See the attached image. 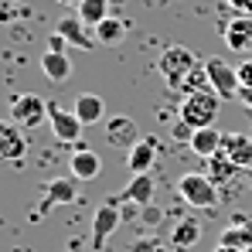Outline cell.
<instances>
[{
  "instance_id": "52a82bcc",
  "label": "cell",
  "mask_w": 252,
  "mask_h": 252,
  "mask_svg": "<svg viewBox=\"0 0 252 252\" xmlns=\"http://www.w3.org/2000/svg\"><path fill=\"white\" fill-rule=\"evenodd\" d=\"M48 123L55 129V136L62 140V143H75L79 136H82V120L75 116V109H62L58 102H48Z\"/></svg>"
},
{
  "instance_id": "8fae6325",
  "label": "cell",
  "mask_w": 252,
  "mask_h": 252,
  "mask_svg": "<svg viewBox=\"0 0 252 252\" xmlns=\"http://www.w3.org/2000/svg\"><path fill=\"white\" fill-rule=\"evenodd\" d=\"M221 154L235 167H252V133H225L221 136Z\"/></svg>"
},
{
  "instance_id": "4fadbf2b",
  "label": "cell",
  "mask_w": 252,
  "mask_h": 252,
  "mask_svg": "<svg viewBox=\"0 0 252 252\" xmlns=\"http://www.w3.org/2000/svg\"><path fill=\"white\" fill-rule=\"evenodd\" d=\"M106 140H109L113 147L129 150V147H136L143 136H140V129H136V123H133L129 116H113V120H106Z\"/></svg>"
},
{
  "instance_id": "d6986e66",
  "label": "cell",
  "mask_w": 252,
  "mask_h": 252,
  "mask_svg": "<svg viewBox=\"0 0 252 252\" xmlns=\"http://www.w3.org/2000/svg\"><path fill=\"white\" fill-rule=\"evenodd\" d=\"M198 239H201V221H198V218H181V221L174 225V232H170V246L181 249V252L198 246Z\"/></svg>"
},
{
  "instance_id": "8d00e7d4",
  "label": "cell",
  "mask_w": 252,
  "mask_h": 252,
  "mask_svg": "<svg viewBox=\"0 0 252 252\" xmlns=\"http://www.w3.org/2000/svg\"><path fill=\"white\" fill-rule=\"evenodd\" d=\"M249 170H252V167H249Z\"/></svg>"
},
{
  "instance_id": "9a60e30c",
  "label": "cell",
  "mask_w": 252,
  "mask_h": 252,
  "mask_svg": "<svg viewBox=\"0 0 252 252\" xmlns=\"http://www.w3.org/2000/svg\"><path fill=\"white\" fill-rule=\"evenodd\" d=\"M154 157H157V136H143L136 147L126 150V167L129 174H150Z\"/></svg>"
},
{
  "instance_id": "44dd1931",
  "label": "cell",
  "mask_w": 252,
  "mask_h": 252,
  "mask_svg": "<svg viewBox=\"0 0 252 252\" xmlns=\"http://www.w3.org/2000/svg\"><path fill=\"white\" fill-rule=\"evenodd\" d=\"M75 116H79L85 126L102 123V116H106V102H102V95H92V92L79 95V99H75Z\"/></svg>"
},
{
  "instance_id": "cb8c5ba5",
  "label": "cell",
  "mask_w": 252,
  "mask_h": 252,
  "mask_svg": "<svg viewBox=\"0 0 252 252\" xmlns=\"http://www.w3.org/2000/svg\"><path fill=\"white\" fill-rule=\"evenodd\" d=\"M75 10H79V17H82L89 28H99L109 17V0H82Z\"/></svg>"
},
{
  "instance_id": "83f0119b",
  "label": "cell",
  "mask_w": 252,
  "mask_h": 252,
  "mask_svg": "<svg viewBox=\"0 0 252 252\" xmlns=\"http://www.w3.org/2000/svg\"><path fill=\"white\" fill-rule=\"evenodd\" d=\"M120 211H123V221H136V218L143 215V208L133 205V201H120Z\"/></svg>"
},
{
  "instance_id": "603a6c76",
  "label": "cell",
  "mask_w": 252,
  "mask_h": 252,
  "mask_svg": "<svg viewBox=\"0 0 252 252\" xmlns=\"http://www.w3.org/2000/svg\"><path fill=\"white\" fill-rule=\"evenodd\" d=\"M126 31H129V24L120 21V17H106L99 28H92V34H95L99 44H120L126 38Z\"/></svg>"
},
{
  "instance_id": "e575fe53",
  "label": "cell",
  "mask_w": 252,
  "mask_h": 252,
  "mask_svg": "<svg viewBox=\"0 0 252 252\" xmlns=\"http://www.w3.org/2000/svg\"><path fill=\"white\" fill-rule=\"evenodd\" d=\"M215 252H246V249H235V246H218Z\"/></svg>"
},
{
  "instance_id": "ba28073f",
  "label": "cell",
  "mask_w": 252,
  "mask_h": 252,
  "mask_svg": "<svg viewBox=\"0 0 252 252\" xmlns=\"http://www.w3.org/2000/svg\"><path fill=\"white\" fill-rule=\"evenodd\" d=\"M120 221H123L120 201H106V205H99L95 215H92V246H95V249H102V242L120 228Z\"/></svg>"
},
{
  "instance_id": "3957f363",
  "label": "cell",
  "mask_w": 252,
  "mask_h": 252,
  "mask_svg": "<svg viewBox=\"0 0 252 252\" xmlns=\"http://www.w3.org/2000/svg\"><path fill=\"white\" fill-rule=\"evenodd\" d=\"M198 65H201L198 55H194L191 48H184V44H170V48H164V55L157 58V68H160V75L167 79L170 89H181Z\"/></svg>"
},
{
  "instance_id": "7a4b0ae2",
  "label": "cell",
  "mask_w": 252,
  "mask_h": 252,
  "mask_svg": "<svg viewBox=\"0 0 252 252\" xmlns=\"http://www.w3.org/2000/svg\"><path fill=\"white\" fill-rule=\"evenodd\" d=\"M177 198H181L184 205L198 208V211H211L218 205V184L211 181L208 174L191 170V174L177 177Z\"/></svg>"
},
{
  "instance_id": "6da1fadb",
  "label": "cell",
  "mask_w": 252,
  "mask_h": 252,
  "mask_svg": "<svg viewBox=\"0 0 252 252\" xmlns=\"http://www.w3.org/2000/svg\"><path fill=\"white\" fill-rule=\"evenodd\" d=\"M221 102H225V99H221L215 89L188 92V95L181 99V106H177V116L188 126H194V129H205V126H215L218 113H221Z\"/></svg>"
},
{
  "instance_id": "f546056e",
  "label": "cell",
  "mask_w": 252,
  "mask_h": 252,
  "mask_svg": "<svg viewBox=\"0 0 252 252\" xmlns=\"http://www.w3.org/2000/svg\"><path fill=\"white\" fill-rule=\"evenodd\" d=\"M239 82H242V85H252V58H246V62L239 65Z\"/></svg>"
},
{
  "instance_id": "7c38bea8",
  "label": "cell",
  "mask_w": 252,
  "mask_h": 252,
  "mask_svg": "<svg viewBox=\"0 0 252 252\" xmlns=\"http://www.w3.org/2000/svg\"><path fill=\"white\" fill-rule=\"evenodd\" d=\"M218 246H235V249L252 252V218L249 215L235 211V215H232V225L218 235Z\"/></svg>"
},
{
  "instance_id": "5bb4252c",
  "label": "cell",
  "mask_w": 252,
  "mask_h": 252,
  "mask_svg": "<svg viewBox=\"0 0 252 252\" xmlns=\"http://www.w3.org/2000/svg\"><path fill=\"white\" fill-rule=\"evenodd\" d=\"M221 38H225V44L232 51H252V17H246V14L232 17L221 28Z\"/></svg>"
},
{
  "instance_id": "4316f807",
  "label": "cell",
  "mask_w": 252,
  "mask_h": 252,
  "mask_svg": "<svg viewBox=\"0 0 252 252\" xmlns=\"http://www.w3.org/2000/svg\"><path fill=\"white\" fill-rule=\"evenodd\" d=\"M174 140H181V143H191V140H194V126H188L184 120H181V123L174 126Z\"/></svg>"
},
{
  "instance_id": "2e32d148",
  "label": "cell",
  "mask_w": 252,
  "mask_h": 252,
  "mask_svg": "<svg viewBox=\"0 0 252 252\" xmlns=\"http://www.w3.org/2000/svg\"><path fill=\"white\" fill-rule=\"evenodd\" d=\"M154 191H157L154 174H133V177H129V184L123 188V194H120V201H133V205L147 208V205L154 201Z\"/></svg>"
},
{
  "instance_id": "e0dca14e",
  "label": "cell",
  "mask_w": 252,
  "mask_h": 252,
  "mask_svg": "<svg viewBox=\"0 0 252 252\" xmlns=\"http://www.w3.org/2000/svg\"><path fill=\"white\" fill-rule=\"evenodd\" d=\"M68 170H72L75 181H95L99 170H102V160H99V154L79 147V150H72V157H68Z\"/></svg>"
},
{
  "instance_id": "d4e9b609",
  "label": "cell",
  "mask_w": 252,
  "mask_h": 252,
  "mask_svg": "<svg viewBox=\"0 0 252 252\" xmlns=\"http://www.w3.org/2000/svg\"><path fill=\"white\" fill-rule=\"evenodd\" d=\"M201 89H211V82H208V68H205V65H198V68L188 75V82L181 85V92L188 95V92H201Z\"/></svg>"
},
{
  "instance_id": "5b68a950",
  "label": "cell",
  "mask_w": 252,
  "mask_h": 252,
  "mask_svg": "<svg viewBox=\"0 0 252 252\" xmlns=\"http://www.w3.org/2000/svg\"><path fill=\"white\" fill-rule=\"evenodd\" d=\"M79 181L75 177H55V181H48L41 191V205L34 208V218H41L44 211H51L55 205H75L79 201V188H75Z\"/></svg>"
},
{
  "instance_id": "8992f818",
  "label": "cell",
  "mask_w": 252,
  "mask_h": 252,
  "mask_svg": "<svg viewBox=\"0 0 252 252\" xmlns=\"http://www.w3.org/2000/svg\"><path fill=\"white\" fill-rule=\"evenodd\" d=\"M205 68H208L211 89H215L221 99H239L242 82H239V68H235V65H228V62H221V58H208Z\"/></svg>"
},
{
  "instance_id": "7402d4cb",
  "label": "cell",
  "mask_w": 252,
  "mask_h": 252,
  "mask_svg": "<svg viewBox=\"0 0 252 252\" xmlns=\"http://www.w3.org/2000/svg\"><path fill=\"white\" fill-rule=\"evenodd\" d=\"M205 174H208L211 181H215V184L221 188V184H228V181H232V177L239 174V167H235V164H232V160H228V157H225V154L218 150L215 157H208V164H205Z\"/></svg>"
},
{
  "instance_id": "277c9868",
  "label": "cell",
  "mask_w": 252,
  "mask_h": 252,
  "mask_svg": "<svg viewBox=\"0 0 252 252\" xmlns=\"http://www.w3.org/2000/svg\"><path fill=\"white\" fill-rule=\"evenodd\" d=\"M10 120L24 129H34L48 120V102L34 92H24V95H14L10 99Z\"/></svg>"
},
{
  "instance_id": "d6a6232c",
  "label": "cell",
  "mask_w": 252,
  "mask_h": 252,
  "mask_svg": "<svg viewBox=\"0 0 252 252\" xmlns=\"http://www.w3.org/2000/svg\"><path fill=\"white\" fill-rule=\"evenodd\" d=\"M239 102H242L246 109H252V85H242V89H239Z\"/></svg>"
},
{
  "instance_id": "ffe728a7",
  "label": "cell",
  "mask_w": 252,
  "mask_h": 252,
  "mask_svg": "<svg viewBox=\"0 0 252 252\" xmlns=\"http://www.w3.org/2000/svg\"><path fill=\"white\" fill-rule=\"evenodd\" d=\"M221 136H225V133H218L215 126H205V129H194V140H191L188 147H191L198 157L208 160V157H215V154L221 150Z\"/></svg>"
},
{
  "instance_id": "484cf974",
  "label": "cell",
  "mask_w": 252,
  "mask_h": 252,
  "mask_svg": "<svg viewBox=\"0 0 252 252\" xmlns=\"http://www.w3.org/2000/svg\"><path fill=\"white\" fill-rule=\"evenodd\" d=\"M129 252H164V246H160L157 239H150V235H140V239L129 246Z\"/></svg>"
},
{
  "instance_id": "f1b7e54d",
  "label": "cell",
  "mask_w": 252,
  "mask_h": 252,
  "mask_svg": "<svg viewBox=\"0 0 252 252\" xmlns=\"http://www.w3.org/2000/svg\"><path fill=\"white\" fill-rule=\"evenodd\" d=\"M235 14H246V17H252V0H225Z\"/></svg>"
},
{
  "instance_id": "d590c367",
  "label": "cell",
  "mask_w": 252,
  "mask_h": 252,
  "mask_svg": "<svg viewBox=\"0 0 252 252\" xmlns=\"http://www.w3.org/2000/svg\"><path fill=\"white\" fill-rule=\"evenodd\" d=\"M7 3H21V0H7Z\"/></svg>"
},
{
  "instance_id": "30bf717a",
  "label": "cell",
  "mask_w": 252,
  "mask_h": 252,
  "mask_svg": "<svg viewBox=\"0 0 252 252\" xmlns=\"http://www.w3.org/2000/svg\"><path fill=\"white\" fill-rule=\"evenodd\" d=\"M24 150H28L24 126H17L14 120H0V160H21Z\"/></svg>"
},
{
  "instance_id": "ac0fdd59",
  "label": "cell",
  "mask_w": 252,
  "mask_h": 252,
  "mask_svg": "<svg viewBox=\"0 0 252 252\" xmlns=\"http://www.w3.org/2000/svg\"><path fill=\"white\" fill-rule=\"evenodd\" d=\"M41 72L48 75V82H65V79L72 75V58H68V51H51V48H44Z\"/></svg>"
},
{
  "instance_id": "9c48e42d",
  "label": "cell",
  "mask_w": 252,
  "mask_h": 252,
  "mask_svg": "<svg viewBox=\"0 0 252 252\" xmlns=\"http://www.w3.org/2000/svg\"><path fill=\"white\" fill-rule=\"evenodd\" d=\"M55 31L65 38V41L72 44V48H79V51H92L95 48V34H89V24H85L79 14H68V17H58V24H55Z\"/></svg>"
},
{
  "instance_id": "1f68e13d",
  "label": "cell",
  "mask_w": 252,
  "mask_h": 252,
  "mask_svg": "<svg viewBox=\"0 0 252 252\" xmlns=\"http://www.w3.org/2000/svg\"><path fill=\"white\" fill-rule=\"evenodd\" d=\"M48 48H51V51H68L72 44H68L62 34H58V31H55V34H51V41H48Z\"/></svg>"
},
{
  "instance_id": "836d02e7",
  "label": "cell",
  "mask_w": 252,
  "mask_h": 252,
  "mask_svg": "<svg viewBox=\"0 0 252 252\" xmlns=\"http://www.w3.org/2000/svg\"><path fill=\"white\" fill-rule=\"evenodd\" d=\"M55 3H62V7H79L82 0H55Z\"/></svg>"
},
{
  "instance_id": "4dcf8cb0",
  "label": "cell",
  "mask_w": 252,
  "mask_h": 252,
  "mask_svg": "<svg viewBox=\"0 0 252 252\" xmlns=\"http://www.w3.org/2000/svg\"><path fill=\"white\" fill-rule=\"evenodd\" d=\"M140 218H143V221H147V225H160V208H154V205H147V208H143V215H140Z\"/></svg>"
}]
</instances>
